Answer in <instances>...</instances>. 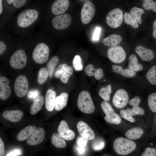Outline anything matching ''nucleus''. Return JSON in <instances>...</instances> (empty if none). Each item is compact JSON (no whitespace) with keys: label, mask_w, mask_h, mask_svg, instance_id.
<instances>
[{"label":"nucleus","mask_w":156,"mask_h":156,"mask_svg":"<svg viewBox=\"0 0 156 156\" xmlns=\"http://www.w3.org/2000/svg\"><path fill=\"white\" fill-rule=\"evenodd\" d=\"M37 11L34 9L25 10L20 13L17 17V22L18 25L25 28L34 23L38 17Z\"/></svg>","instance_id":"nucleus-3"},{"label":"nucleus","mask_w":156,"mask_h":156,"mask_svg":"<svg viewBox=\"0 0 156 156\" xmlns=\"http://www.w3.org/2000/svg\"><path fill=\"white\" fill-rule=\"evenodd\" d=\"M77 151L80 154H83L85 151V149L84 147H80L78 146L77 148Z\"/></svg>","instance_id":"nucleus-55"},{"label":"nucleus","mask_w":156,"mask_h":156,"mask_svg":"<svg viewBox=\"0 0 156 156\" xmlns=\"http://www.w3.org/2000/svg\"><path fill=\"white\" fill-rule=\"evenodd\" d=\"M27 61V56L25 52L23 50L16 51L11 56L10 63L14 68L22 69L25 66Z\"/></svg>","instance_id":"nucleus-6"},{"label":"nucleus","mask_w":156,"mask_h":156,"mask_svg":"<svg viewBox=\"0 0 156 156\" xmlns=\"http://www.w3.org/2000/svg\"><path fill=\"white\" fill-rule=\"evenodd\" d=\"M67 66L66 64H60L55 73V77L56 78L60 77L64 73Z\"/></svg>","instance_id":"nucleus-42"},{"label":"nucleus","mask_w":156,"mask_h":156,"mask_svg":"<svg viewBox=\"0 0 156 156\" xmlns=\"http://www.w3.org/2000/svg\"><path fill=\"white\" fill-rule=\"evenodd\" d=\"M77 105L80 111L85 114H91L95 109L91 95L86 91L83 90L79 93L78 97Z\"/></svg>","instance_id":"nucleus-2"},{"label":"nucleus","mask_w":156,"mask_h":156,"mask_svg":"<svg viewBox=\"0 0 156 156\" xmlns=\"http://www.w3.org/2000/svg\"><path fill=\"white\" fill-rule=\"evenodd\" d=\"M123 17L122 10L120 8H116L108 13L106 18V22L110 27L117 28L122 24Z\"/></svg>","instance_id":"nucleus-5"},{"label":"nucleus","mask_w":156,"mask_h":156,"mask_svg":"<svg viewBox=\"0 0 156 156\" xmlns=\"http://www.w3.org/2000/svg\"><path fill=\"white\" fill-rule=\"evenodd\" d=\"M44 102L43 96H39L34 100L31 105L30 109V113L33 115H35L40 111L42 107Z\"/></svg>","instance_id":"nucleus-25"},{"label":"nucleus","mask_w":156,"mask_h":156,"mask_svg":"<svg viewBox=\"0 0 156 156\" xmlns=\"http://www.w3.org/2000/svg\"><path fill=\"white\" fill-rule=\"evenodd\" d=\"M68 97L67 93L63 92L56 97L55 107L56 110L60 111L66 106Z\"/></svg>","instance_id":"nucleus-23"},{"label":"nucleus","mask_w":156,"mask_h":156,"mask_svg":"<svg viewBox=\"0 0 156 156\" xmlns=\"http://www.w3.org/2000/svg\"><path fill=\"white\" fill-rule=\"evenodd\" d=\"M144 133L141 128L135 127L127 131L125 133V137L129 140H135L140 138Z\"/></svg>","instance_id":"nucleus-26"},{"label":"nucleus","mask_w":156,"mask_h":156,"mask_svg":"<svg viewBox=\"0 0 156 156\" xmlns=\"http://www.w3.org/2000/svg\"><path fill=\"white\" fill-rule=\"evenodd\" d=\"M51 142L53 146L59 148H64L66 145V143L64 139L59 134L56 133H54L52 135Z\"/></svg>","instance_id":"nucleus-28"},{"label":"nucleus","mask_w":156,"mask_h":156,"mask_svg":"<svg viewBox=\"0 0 156 156\" xmlns=\"http://www.w3.org/2000/svg\"><path fill=\"white\" fill-rule=\"evenodd\" d=\"M29 83L26 77L23 75L18 76L14 83V91L16 95L19 97L25 96L28 90Z\"/></svg>","instance_id":"nucleus-8"},{"label":"nucleus","mask_w":156,"mask_h":156,"mask_svg":"<svg viewBox=\"0 0 156 156\" xmlns=\"http://www.w3.org/2000/svg\"><path fill=\"white\" fill-rule=\"evenodd\" d=\"M122 40V38L119 35L113 34H111L104 38L103 43L105 46L113 47L120 43Z\"/></svg>","instance_id":"nucleus-21"},{"label":"nucleus","mask_w":156,"mask_h":156,"mask_svg":"<svg viewBox=\"0 0 156 156\" xmlns=\"http://www.w3.org/2000/svg\"><path fill=\"white\" fill-rule=\"evenodd\" d=\"M101 29L100 27H96L92 39L94 41H97L99 40L101 32Z\"/></svg>","instance_id":"nucleus-49"},{"label":"nucleus","mask_w":156,"mask_h":156,"mask_svg":"<svg viewBox=\"0 0 156 156\" xmlns=\"http://www.w3.org/2000/svg\"><path fill=\"white\" fill-rule=\"evenodd\" d=\"M101 107L107 117L110 116L115 113L110 104L107 101H104L102 102L101 103Z\"/></svg>","instance_id":"nucleus-35"},{"label":"nucleus","mask_w":156,"mask_h":156,"mask_svg":"<svg viewBox=\"0 0 156 156\" xmlns=\"http://www.w3.org/2000/svg\"><path fill=\"white\" fill-rule=\"evenodd\" d=\"M87 140L86 138L82 136H79L77 139V143L79 147H85L87 143Z\"/></svg>","instance_id":"nucleus-46"},{"label":"nucleus","mask_w":156,"mask_h":156,"mask_svg":"<svg viewBox=\"0 0 156 156\" xmlns=\"http://www.w3.org/2000/svg\"><path fill=\"white\" fill-rule=\"evenodd\" d=\"M111 93V86L108 85L105 87H102L100 89L99 94L105 101H108L110 99V95Z\"/></svg>","instance_id":"nucleus-31"},{"label":"nucleus","mask_w":156,"mask_h":156,"mask_svg":"<svg viewBox=\"0 0 156 156\" xmlns=\"http://www.w3.org/2000/svg\"><path fill=\"white\" fill-rule=\"evenodd\" d=\"M104 118L108 122L115 125L119 124L121 121L120 116L116 113L109 116L107 117L105 116Z\"/></svg>","instance_id":"nucleus-38"},{"label":"nucleus","mask_w":156,"mask_h":156,"mask_svg":"<svg viewBox=\"0 0 156 156\" xmlns=\"http://www.w3.org/2000/svg\"><path fill=\"white\" fill-rule=\"evenodd\" d=\"M5 147L4 143L0 138V156H3L5 153Z\"/></svg>","instance_id":"nucleus-50"},{"label":"nucleus","mask_w":156,"mask_h":156,"mask_svg":"<svg viewBox=\"0 0 156 156\" xmlns=\"http://www.w3.org/2000/svg\"><path fill=\"white\" fill-rule=\"evenodd\" d=\"M23 115V112L19 110H6L2 114L4 118L14 122L19 121L22 118Z\"/></svg>","instance_id":"nucleus-18"},{"label":"nucleus","mask_w":156,"mask_h":156,"mask_svg":"<svg viewBox=\"0 0 156 156\" xmlns=\"http://www.w3.org/2000/svg\"><path fill=\"white\" fill-rule=\"evenodd\" d=\"M104 76L103 70L101 68L96 69L94 72V76L97 80H99L102 78Z\"/></svg>","instance_id":"nucleus-47"},{"label":"nucleus","mask_w":156,"mask_h":156,"mask_svg":"<svg viewBox=\"0 0 156 156\" xmlns=\"http://www.w3.org/2000/svg\"><path fill=\"white\" fill-rule=\"evenodd\" d=\"M45 135L44 129L41 127H38L27 140V143L31 146L40 144L44 140Z\"/></svg>","instance_id":"nucleus-15"},{"label":"nucleus","mask_w":156,"mask_h":156,"mask_svg":"<svg viewBox=\"0 0 156 156\" xmlns=\"http://www.w3.org/2000/svg\"><path fill=\"white\" fill-rule=\"evenodd\" d=\"M148 106L151 110L156 112V92L149 94L148 99Z\"/></svg>","instance_id":"nucleus-37"},{"label":"nucleus","mask_w":156,"mask_h":156,"mask_svg":"<svg viewBox=\"0 0 156 156\" xmlns=\"http://www.w3.org/2000/svg\"><path fill=\"white\" fill-rule=\"evenodd\" d=\"M153 36L154 38H156V19L154 20L153 23Z\"/></svg>","instance_id":"nucleus-54"},{"label":"nucleus","mask_w":156,"mask_h":156,"mask_svg":"<svg viewBox=\"0 0 156 156\" xmlns=\"http://www.w3.org/2000/svg\"><path fill=\"white\" fill-rule=\"evenodd\" d=\"M140 101V97L136 96L129 101L128 103L129 105L133 106L131 110L134 114L143 115L144 114V110L139 105Z\"/></svg>","instance_id":"nucleus-24"},{"label":"nucleus","mask_w":156,"mask_h":156,"mask_svg":"<svg viewBox=\"0 0 156 156\" xmlns=\"http://www.w3.org/2000/svg\"><path fill=\"white\" fill-rule=\"evenodd\" d=\"M128 66L129 68L135 71L141 70L143 69V66L138 63L137 57L133 54L129 57Z\"/></svg>","instance_id":"nucleus-27"},{"label":"nucleus","mask_w":156,"mask_h":156,"mask_svg":"<svg viewBox=\"0 0 156 156\" xmlns=\"http://www.w3.org/2000/svg\"><path fill=\"white\" fill-rule=\"evenodd\" d=\"M73 64L75 69L76 70L80 71L83 69L81 60L79 55H76L75 56L73 60Z\"/></svg>","instance_id":"nucleus-40"},{"label":"nucleus","mask_w":156,"mask_h":156,"mask_svg":"<svg viewBox=\"0 0 156 156\" xmlns=\"http://www.w3.org/2000/svg\"><path fill=\"white\" fill-rule=\"evenodd\" d=\"M49 53V47L46 44L40 43L34 49L32 54L33 60L37 63L42 64L48 60Z\"/></svg>","instance_id":"nucleus-4"},{"label":"nucleus","mask_w":156,"mask_h":156,"mask_svg":"<svg viewBox=\"0 0 156 156\" xmlns=\"http://www.w3.org/2000/svg\"><path fill=\"white\" fill-rule=\"evenodd\" d=\"M26 0H13L12 3L14 7L17 8H20L23 6L27 2Z\"/></svg>","instance_id":"nucleus-48"},{"label":"nucleus","mask_w":156,"mask_h":156,"mask_svg":"<svg viewBox=\"0 0 156 156\" xmlns=\"http://www.w3.org/2000/svg\"><path fill=\"white\" fill-rule=\"evenodd\" d=\"M56 94L55 91L51 89L47 91L45 100V105L47 110L52 111L55 106Z\"/></svg>","instance_id":"nucleus-19"},{"label":"nucleus","mask_w":156,"mask_h":156,"mask_svg":"<svg viewBox=\"0 0 156 156\" xmlns=\"http://www.w3.org/2000/svg\"><path fill=\"white\" fill-rule=\"evenodd\" d=\"M129 99V96L127 91L123 89H119L114 95L112 103L116 107L121 109L127 105Z\"/></svg>","instance_id":"nucleus-10"},{"label":"nucleus","mask_w":156,"mask_h":156,"mask_svg":"<svg viewBox=\"0 0 156 156\" xmlns=\"http://www.w3.org/2000/svg\"><path fill=\"white\" fill-rule=\"evenodd\" d=\"M124 17L125 22L127 24L130 25L134 29H137L138 27V23L131 14L125 12L124 15Z\"/></svg>","instance_id":"nucleus-34"},{"label":"nucleus","mask_w":156,"mask_h":156,"mask_svg":"<svg viewBox=\"0 0 156 156\" xmlns=\"http://www.w3.org/2000/svg\"><path fill=\"white\" fill-rule=\"evenodd\" d=\"M120 114L121 116L131 122H134L135 119L125 109H122L120 111Z\"/></svg>","instance_id":"nucleus-41"},{"label":"nucleus","mask_w":156,"mask_h":156,"mask_svg":"<svg viewBox=\"0 0 156 156\" xmlns=\"http://www.w3.org/2000/svg\"><path fill=\"white\" fill-rule=\"evenodd\" d=\"M135 143L128 139L119 137L114 141L113 147L115 152L121 155H127L136 148Z\"/></svg>","instance_id":"nucleus-1"},{"label":"nucleus","mask_w":156,"mask_h":156,"mask_svg":"<svg viewBox=\"0 0 156 156\" xmlns=\"http://www.w3.org/2000/svg\"><path fill=\"white\" fill-rule=\"evenodd\" d=\"M108 58L112 62L119 63L123 62L125 59L126 54L123 47L120 46L111 47L107 51Z\"/></svg>","instance_id":"nucleus-7"},{"label":"nucleus","mask_w":156,"mask_h":156,"mask_svg":"<svg viewBox=\"0 0 156 156\" xmlns=\"http://www.w3.org/2000/svg\"><path fill=\"white\" fill-rule=\"evenodd\" d=\"M71 17L70 15L65 14L57 16L52 21L53 27L57 30H63L68 27L71 24Z\"/></svg>","instance_id":"nucleus-11"},{"label":"nucleus","mask_w":156,"mask_h":156,"mask_svg":"<svg viewBox=\"0 0 156 156\" xmlns=\"http://www.w3.org/2000/svg\"><path fill=\"white\" fill-rule=\"evenodd\" d=\"M135 51L141 59L145 61H151L155 56V54L152 50L142 45L137 46L135 48Z\"/></svg>","instance_id":"nucleus-17"},{"label":"nucleus","mask_w":156,"mask_h":156,"mask_svg":"<svg viewBox=\"0 0 156 156\" xmlns=\"http://www.w3.org/2000/svg\"><path fill=\"white\" fill-rule=\"evenodd\" d=\"M40 93L39 91L38 90H31L27 93V97L30 99L34 100L39 96Z\"/></svg>","instance_id":"nucleus-44"},{"label":"nucleus","mask_w":156,"mask_h":156,"mask_svg":"<svg viewBox=\"0 0 156 156\" xmlns=\"http://www.w3.org/2000/svg\"><path fill=\"white\" fill-rule=\"evenodd\" d=\"M8 79L5 77L0 78V98L3 100L8 99L10 96L11 90L10 87L8 85Z\"/></svg>","instance_id":"nucleus-16"},{"label":"nucleus","mask_w":156,"mask_h":156,"mask_svg":"<svg viewBox=\"0 0 156 156\" xmlns=\"http://www.w3.org/2000/svg\"><path fill=\"white\" fill-rule=\"evenodd\" d=\"M112 71L116 73L119 74L122 76L127 78H132L136 75L135 71L129 68L123 69L121 66L113 65L112 66Z\"/></svg>","instance_id":"nucleus-22"},{"label":"nucleus","mask_w":156,"mask_h":156,"mask_svg":"<svg viewBox=\"0 0 156 156\" xmlns=\"http://www.w3.org/2000/svg\"><path fill=\"white\" fill-rule=\"evenodd\" d=\"M95 12V8L91 2L87 1L83 4L81 12V20L84 24L89 23L93 18Z\"/></svg>","instance_id":"nucleus-9"},{"label":"nucleus","mask_w":156,"mask_h":156,"mask_svg":"<svg viewBox=\"0 0 156 156\" xmlns=\"http://www.w3.org/2000/svg\"><path fill=\"white\" fill-rule=\"evenodd\" d=\"M20 153V151L18 150H16L9 153L7 156H16Z\"/></svg>","instance_id":"nucleus-53"},{"label":"nucleus","mask_w":156,"mask_h":156,"mask_svg":"<svg viewBox=\"0 0 156 156\" xmlns=\"http://www.w3.org/2000/svg\"><path fill=\"white\" fill-rule=\"evenodd\" d=\"M49 73L47 69L44 67L41 68L39 71L38 77L37 81L40 84L44 83L48 79Z\"/></svg>","instance_id":"nucleus-33"},{"label":"nucleus","mask_w":156,"mask_h":156,"mask_svg":"<svg viewBox=\"0 0 156 156\" xmlns=\"http://www.w3.org/2000/svg\"><path fill=\"white\" fill-rule=\"evenodd\" d=\"M73 73V68L71 66H67L65 70L61 75L60 78L61 81L64 83H67Z\"/></svg>","instance_id":"nucleus-36"},{"label":"nucleus","mask_w":156,"mask_h":156,"mask_svg":"<svg viewBox=\"0 0 156 156\" xmlns=\"http://www.w3.org/2000/svg\"><path fill=\"white\" fill-rule=\"evenodd\" d=\"M36 127L30 125L22 129L17 134L16 138L19 141L25 140L29 138L36 130Z\"/></svg>","instance_id":"nucleus-20"},{"label":"nucleus","mask_w":156,"mask_h":156,"mask_svg":"<svg viewBox=\"0 0 156 156\" xmlns=\"http://www.w3.org/2000/svg\"><path fill=\"white\" fill-rule=\"evenodd\" d=\"M59 57L57 55H55L48 62L47 65V67L49 77H51L52 76L54 69L59 62Z\"/></svg>","instance_id":"nucleus-29"},{"label":"nucleus","mask_w":156,"mask_h":156,"mask_svg":"<svg viewBox=\"0 0 156 156\" xmlns=\"http://www.w3.org/2000/svg\"><path fill=\"white\" fill-rule=\"evenodd\" d=\"M143 6L145 10H152L156 12V1L151 0H145L143 1Z\"/></svg>","instance_id":"nucleus-39"},{"label":"nucleus","mask_w":156,"mask_h":156,"mask_svg":"<svg viewBox=\"0 0 156 156\" xmlns=\"http://www.w3.org/2000/svg\"><path fill=\"white\" fill-rule=\"evenodd\" d=\"M156 155V149L148 147L145 149L141 156H155Z\"/></svg>","instance_id":"nucleus-45"},{"label":"nucleus","mask_w":156,"mask_h":156,"mask_svg":"<svg viewBox=\"0 0 156 156\" xmlns=\"http://www.w3.org/2000/svg\"><path fill=\"white\" fill-rule=\"evenodd\" d=\"M127 111L129 113L130 115L132 116H135L136 114H134L132 111V110L129 108H127L126 109Z\"/></svg>","instance_id":"nucleus-56"},{"label":"nucleus","mask_w":156,"mask_h":156,"mask_svg":"<svg viewBox=\"0 0 156 156\" xmlns=\"http://www.w3.org/2000/svg\"><path fill=\"white\" fill-rule=\"evenodd\" d=\"M70 5L68 0H56L53 3L51 7L52 13L55 15H60L65 12Z\"/></svg>","instance_id":"nucleus-14"},{"label":"nucleus","mask_w":156,"mask_h":156,"mask_svg":"<svg viewBox=\"0 0 156 156\" xmlns=\"http://www.w3.org/2000/svg\"><path fill=\"white\" fill-rule=\"evenodd\" d=\"M6 46L5 43L2 41H0V55H2L5 51Z\"/></svg>","instance_id":"nucleus-52"},{"label":"nucleus","mask_w":156,"mask_h":156,"mask_svg":"<svg viewBox=\"0 0 156 156\" xmlns=\"http://www.w3.org/2000/svg\"><path fill=\"white\" fill-rule=\"evenodd\" d=\"M95 70L96 69L94 68L93 65L91 64H89L85 67V72L88 76L90 77L94 75Z\"/></svg>","instance_id":"nucleus-43"},{"label":"nucleus","mask_w":156,"mask_h":156,"mask_svg":"<svg viewBox=\"0 0 156 156\" xmlns=\"http://www.w3.org/2000/svg\"><path fill=\"white\" fill-rule=\"evenodd\" d=\"M104 146V142L103 141H100L99 143H97L93 147L95 150H100L102 149Z\"/></svg>","instance_id":"nucleus-51"},{"label":"nucleus","mask_w":156,"mask_h":156,"mask_svg":"<svg viewBox=\"0 0 156 156\" xmlns=\"http://www.w3.org/2000/svg\"><path fill=\"white\" fill-rule=\"evenodd\" d=\"M77 128L80 135L89 140H93L95 136L94 131L86 122L82 121H78Z\"/></svg>","instance_id":"nucleus-12"},{"label":"nucleus","mask_w":156,"mask_h":156,"mask_svg":"<svg viewBox=\"0 0 156 156\" xmlns=\"http://www.w3.org/2000/svg\"><path fill=\"white\" fill-rule=\"evenodd\" d=\"M59 134L64 139L67 140H71L74 139L75 134L74 132L69 129L67 122L62 120L58 128Z\"/></svg>","instance_id":"nucleus-13"},{"label":"nucleus","mask_w":156,"mask_h":156,"mask_svg":"<svg viewBox=\"0 0 156 156\" xmlns=\"http://www.w3.org/2000/svg\"><path fill=\"white\" fill-rule=\"evenodd\" d=\"M3 11L2 5V0H0V14L1 15Z\"/></svg>","instance_id":"nucleus-57"},{"label":"nucleus","mask_w":156,"mask_h":156,"mask_svg":"<svg viewBox=\"0 0 156 156\" xmlns=\"http://www.w3.org/2000/svg\"><path fill=\"white\" fill-rule=\"evenodd\" d=\"M131 14L138 23L141 24L142 22L141 15L144 13L143 9L136 7L131 8L130 10Z\"/></svg>","instance_id":"nucleus-30"},{"label":"nucleus","mask_w":156,"mask_h":156,"mask_svg":"<svg viewBox=\"0 0 156 156\" xmlns=\"http://www.w3.org/2000/svg\"><path fill=\"white\" fill-rule=\"evenodd\" d=\"M155 122H156V117H155Z\"/></svg>","instance_id":"nucleus-58"},{"label":"nucleus","mask_w":156,"mask_h":156,"mask_svg":"<svg viewBox=\"0 0 156 156\" xmlns=\"http://www.w3.org/2000/svg\"><path fill=\"white\" fill-rule=\"evenodd\" d=\"M146 78L152 84L156 85V65L152 66L148 71Z\"/></svg>","instance_id":"nucleus-32"}]
</instances>
